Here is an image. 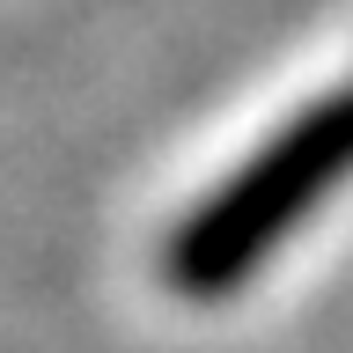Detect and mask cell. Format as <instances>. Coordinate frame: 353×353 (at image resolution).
<instances>
[{"mask_svg":"<svg viewBox=\"0 0 353 353\" xmlns=\"http://www.w3.org/2000/svg\"><path fill=\"white\" fill-rule=\"evenodd\" d=\"M346 170H353V88L316 103L302 125H287L221 199H206V214L176 243L184 287H221L236 272H250L287 236V221H302Z\"/></svg>","mask_w":353,"mask_h":353,"instance_id":"6da1fadb","label":"cell"}]
</instances>
